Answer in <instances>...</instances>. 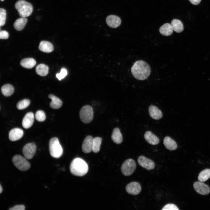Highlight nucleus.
I'll use <instances>...</instances> for the list:
<instances>
[{"label": "nucleus", "instance_id": "nucleus-1", "mask_svg": "<svg viewBox=\"0 0 210 210\" xmlns=\"http://www.w3.org/2000/svg\"><path fill=\"white\" fill-rule=\"evenodd\" d=\"M132 73L136 79L143 80L147 78L150 73V69L149 65L144 61H136L131 69Z\"/></svg>", "mask_w": 210, "mask_h": 210}, {"label": "nucleus", "instance_id": "nucleus-2", "mask_svg": "<svg viewBox=\"0 0 210 210\" xmlns=\"http://www.w3.org/2000/svg\"><path fill=\"white\" fill-rule=\"evenodd\" d=\"M88 170V165L86 162L80 158L74 159L71 163L70 170L73 175L81 176L85 175Z\"/></svg>", "mask_w": 210, "mask_h": 210}, {"label": "nucleus", "instance_id": "nucleus-3", "mask_svg": "<svg viewBox=\"0 0 210 210\" xmlns=\"http://www.w3.org/2000/svg\"><path fill=\"white\" fill-rule=\"evenodd\" d=\"M15 7L21 17L30 16L33 11V7L30 3L24 0H19L16 2Z\"/></svg>", "mask_w": 210, "mask_h": 210}, {"label": "nucleus", "instance_id": "nucleus-4", "mask_svg": "<svg viewBox=\"0 0 210 210\" xmlns=\"http://www.w3.org/2000/svg\"><path fill=\"white\" fill-rule=\"evenodd\" d=\"M49 146L50 153L52 157L57 158L62 156L63 149L57 137H54L50 139Z\"/></svg>", "mask_w": 210, "mask_h": 210}, {"label": "nucleus", "instance_id": "nucleus-5", "mask_svg": "<svg viewBox=\"0 0 210 210\" xmlns=\"http://www.w3.org/2000/svg\"><path fill=\"white\" fill-rule=\"evenodd\" d=\"M79 115L81 121L85 123H88L92 120L93 111L92 107L90 105H85L80 109Z\"/></svg>", "mask_w": 210, "mask_h": 210}, {"label": "nucleus", "instance_id": "nucleus-6", "mask_svg": "<svg viewBox=\"0 0 210 210\" xmlns=\"http://www.w3.org/2000/svg\"><path fill=\"white\" fill-rule=\"evenodd\" d=\"M12 162L15 166L21 171H25L29 169L30 164L26 158L20 155H16L12 159Z\"/></svg>", "mask_w": 210, "mask_h": 210}, {"label": "nucleus", "instance_id": "nucleus-7", "mask_svg": "<svg viewBox=\"0 0 210 210\" xmlns=\"http://www.w3.org/2000/svg\"><path fill=\"white\" fill-rule=\"evenodd\" d=\"M136 164L134 160L131 158L125 160L122 164L121 171L125 176L131 175L136 169Z\"/></svg>", "mask_w": 210, "mask_h": 210}, {"label": "nucleus", "instance_id": "nucleus-8", "mask_svg": "<svg viewBox=\"0 0 210 210\" xmlns=\"http://www.w3.org/2000/svg\"><path fill=\"white\" fill-rule=\"evenodd\" d=\"M36 151V146L34 143H29L26 144L22 149V153L24 157L27 159H30L34 156Z\"/></svg>", "mask_w": 210, "mask_h": 210}, {"label": "nucleus", "instance_id": "nucleus-9", "mask_svg": "<svg viewBox=\"0 0 210 210\" xmlns=\"http://www.w3.org/2000/svg\"><path fill=\"white\" fill-rule=\"evenodd\" d=\"M137 161L139 165L148 170L153 169L155 167L154 162L144 156L141 155L139 156Z\"/></svg>", "mask_w": 210, "mask_h": 210}, {"label": "nucleus", "instance_id": "nucleus-10", "mask_svg": "<svg viewBox=\"0 0 210 210\" xmlns=\"http://www.w3.org/2000/svg\"><path fill=\"white\" fill-rule=\"evenodd\" d=\"M193 187L196 192L202 195H208L210 192L209 187L202 182L200 181L195 182L193 184Z\"/></svg>", "mask_w": 210, "mask_h": 210}, {"label": "nucleus", "instance_id": "nucleus-11", "mask_svg": "<svg viewBox=\"0 0 210 210\" xmlns=\"http://www.w3.org/2000/svg\"><path fill=\"white\" fill-rule=\"evenodd\" d=\"M140 184L136 182H132L128 184L126 187V192L130 194L136 195L141 190Z\"/></svg>", "mask_w": 210, "mask_h": 210}, {"label": "nucleus", "instance_id": "nucleus-12", "mask_svg": "<svg viewBox=\"0 0 210 210\" xmlns=\"http://www.w3.org/2000/svg\"><path fill=\"white\" fill-rule=\"evenodd\" d=\"M93 139L91 136H88L84 140L82 149L84 153H89L92 151Z\"/></svg>", "mask_w": 210, "mask_h": 210}, {"label": "nucleus", "instance_id": "nucleus-13", "mask_svg": "<svg viewBox=\"0 0 210 210\" xmlns=\"http://www.w3.org/2000/svg\"><path fill=\"white\" fill-rule=\"evenodd\" d=\"M23 134L24 132L22 129L19 128H14L9 132V138L11 141H15L20 139Z\"/></svg>", "mask_w": 210, "mask_h": 210}, {"label": "nucleus", "instance_id": "nucleus-14", "mask_svg": "<svg viewBox=\"0 0 210 210\" xmlns=\"http://www.w3.org/2000/svg\"><path fill=\"white\" fill-rule=\"evenodd\" d=\"M106 22L109 27L116 28L120 25L121 20L118 16L114 15H111L107 17Z\"/></svg>", "mask_w": 210, "mask_h": 210}, {"label": "nucleus", "instance_id": "nucleus-15", "mask_svg": "<svg viewBox=\"0 0 210 210\" xmlns=\"http://www.w3.org/2000/svg\"><path fill=\"white\" fill-rule=\"evenodd\" d=\"M34 115L32 112L27 113L24 117L22 122L23 127L25 129L30 127L34 122Z\"/></svg>", "mask_w": 210, "mask_h": 210}, {"label": "nucleus", "instance_id": "nucleus-16", "mask_svg": "<svg viewBox=\"0 0 210 210\" xmlns=\"http://www.w3.org/2000/svg\"><path fill=\"white\" fill-rule=\"evenodd\" d=\"M149 115L153 119L158 120L161 119L162 117L161 111L157 107L151 105L148 108Z\"/></svg>", "mask_w": 210, "mask_h": 210}, {"label": "nucleus", "instance_id": "nucleus-17", "mask_svg": "<svg viewBox=\"0 0 210 210\" xmlns=\"http://www.w3.org/2000/svg\"><path fill=\"white\" fill-rule=\"evenodd\" d=\"M144 138L148 143L151 145H157L160 142L158 138L150 131H147L145 132Z\"/></svg>", "mask_w": 210, "mask_h": 210}, {"label": "nucleus", "instance_id": "nucleus-18", "mask_svg": "<svg viewBox=\"0 0 210 210\" xmlns=\"http://www.w3.org/2000/svg\"><path fill=\"white\" fill-rule=\"evenodd\" d=\"M38 48L40 51L46 53L50 52L54 50L52 44L50 42L45 41H41Z\"/></svg>", "mask_w": 210, "mask_h": 210}, {"label": "nucleus", "instance_id": "nucleus-19", "mask_svg": "<svg viewBox=\"0 0 210 210\" xmlns=\"http://www.w3.org/2000/svg\"><path fill=\"white\" fill-rule=\"evenodd\" d=\"M163 144L166 148L168 150H173L177 148V144L176 142L169 136H166L163 139Z\"/></svg>", "mask_w": 210, "mask_h": 210}, {"label": "nucleus", "instance_id": "nucleus-20", "mask_svg": "<svg viewBox=\"0 0 210 210\" xmlns=\"http://www.w3.org/2000/svg\"><path fill=\"white\" fill-rule=\"evenodd\" d=\"M111 138L113 141L117 144L121 143L123 141V137L119 129L115 128L113 130Z\"/></svg>", "mask_w": 210, "mask_h": 210}, {"label": "nucleus", "instance_id": "nucleus-21", "mask_svg": "<svg viewBox=\"0 0 210 210\" xmlns=\"http://www.w3.org/2000/svg\"><path fill=\"white\" fill-rule=\"evenodd\" d=\"M48 97L52 100L50 103V106L51 108L57 109L61 107L62 103V101L59 98L52 94H49Z\"/></svg>", "mask_w": 210, "mask_h": 210}, {"label": "nucleus", "instance_id": "nucleus-22", "mask_svg": "<svg viewBox=\"0 0 210 210\" xmlns=\"http://www.w3.org/2000/svg\"><path fill=\"white\" fill-rule=\"evenodd\" d=\"M27 19L26 17H21L17 19L14 23V27L18 31L22 30L25 27Z\"/></svg>", "mask_w": 210, "mask_h": 210}, {"label": "nucleus", "instance_id": "nucleus-23", "mask_svg": "<svg viewBox=\"0 0 210 210\" xmlns=\"http://www.w3.org/2000/svg\"><path fill=\"white\" fill-rule=\"evenodd\" d=\"M173 29L171 24L167 23L161 27L159 32L162 35L167 36L171 35L173 32Z\"/></svg>", "mask_w": 210, "mask_h": 210}, {"label": "nucleus", "instance_id": "nucleus-24", "mask_svg": "<svg viewBox=\"0 0 210 210\" xmlns=\"http://www.w3.org/2000/svg\"><path fill=\"white\" fill-rule=\"evenodd\" d=\"M35 60L33 58H28L22 59L20 62L21 65L27 69H31L36 64Z\"/></svg>", "mask_w": 210, "mask_h": 210}, {"label": "nucleus", "instance_id": "nucleus-25", "mask_svg": "<svg viewBox=\"0 0 210 210\" xmlns=\"http://www.w3.org/2000/svg\"><path fill=\"white\" fill-rule=\"evenodd\" d=\"M48 67L44 64H40L38 65L36 68V73L41 76H46L48 73Z\"/></svg>", "mask_w": 210, "mask_h": 210}, {"label": "nucleus", "instance_id": "nucleus-26", "mask_svg": "<svg viewBox=\"0 0 210 210\" xmlns=\"http://www.w3.org/2000/svg\"><path fill=\"white\" fill-rule=\"evenodd\" d=\"M171 24L173 30L177 33L181 32L183 29V24L181 22L178 20H173L172 21Z\"/></svg>", "mask_w": 210, "mask_h": 210}, {"label": "nucleus", "instance_id": "nucleus-27", "mask_svg": "<svg viewBox=\"0 0 210 210\" xmlns=\"http://www.w3.org/2000/svg\"><path fill=\"white\" fill-rule=\"evenodd\" d=\"M1 91L4 96L8 97L13 94L14 92V88L11 85L6 84L2 87Z\"/></svg>", "mask_w": 210, "mask_h": 210}, {"label": "nucleus", "instance_id": "nucleus-28", "mask_svg": "<svg viewBox=\"0 0 210 210\" xmlns=\"http://www.w3.org/2000/svg\"><path fill=\"white\" fill-rule=\"evenodd\" d=\"M210 178V169H206L203 170L200 173L198 178L199 181L204 182Z\"/></svg>", "mask_w": 210, "mask_h": 210}, {"label": "nucleus", "instance_id": "nucleus-29", "mask_svg": "<svg viewBox=\"0 0 210 210\" xmlns=\"http://www.w3.org/2000/svg\"><path fill=\"white\" fill-rule=\"evenodd\" d=\"M102 140V138L99 137L93 139L92 151L94 153H97L99 151Z\"/></svg>", "mask_w": 210, "mask_h": 210}, {"label": "nucleus", "instance_id": "nucleus-30", "mask_svg": "<svg viewBox=\"0 0 210 210\" xmlns=\"http://www.w3.org/2000/svg\"><path fill=\"white\" fill-rule=\"evenodd\" d=\"M30 104L29 100L27 99H25L18 102L17 104L16 107L18 109L22 110L27 107Z\"/></svg>", "mask_w": 210, "mask_h": 210}, {"label": "nucleus", "instance_id": "nucleus-31", "mask_svg": "<svg viewBox=\"0 0 210 210\" xmlns=\"http://www.w3.org/2000/svg\"><path fill=\"white\" fill-rule=\"evenodd\" d=\"M6 13V10L3 8L0 9V26H3L5 24Z\"/></svg>", "mask_w": 210, "mask_h": 210}, {"label": "nucleus", "instance_id": "nucleus-32", "mask_svg": "<svg viewBox=\"0 0 210 210\" xmlns=\"http://www.w3.org/2000/svg\"><path fill=\"white\" fill-rule=\"evenodd\" d=\"M35 117L36 120L39 122H43L46 118L44 112L42 110L37 111L35 114Z\"/></svg>", "mask_w": 210, "mask_h": 210}, {"label": "nucleus", "instance_id": "nucleus-33", "mask_svg": "<svg viewBox=\"0 0 210 210\" xmlns=\"http://www.w3.org/2000/svg\"><path fill=\"white\" fill-rule=\"evenodd\" d=\"M67 72L66 70L64 68H62L59 74L57 73L56 74V77L59 80H61L63 78L67 75Z\"/></svg>", "mask_w": 210, "mask_h": 210}, {"label": "nucleus", "instance_id": "nucleus-34", "mask_svg": "<svg viewBox=\"0 0 210 210\" xmlns=\"http://www.w3.org/2000/svg\"><path fill=\"white\" fill-rule=\"evenodd\" d=\"M162 210H178V207L175 204H168L165 205L162 209Z\"/></svg>", "mask_w": 210, "mask_h": 210}, {"label": "nucleus", "instance_id": "nucleus-35", "mask_svg": "<svg viewBox=\"0 0 210 210\" xmlns=\"http://www.w3.org/2000/svg\"><path fill=\"white\" fill-rule=\"evenodd\" d=\"M9 34L5 30L1 31L0 32V39H6L8 38Z\"/></svg>", "mask_w": 210, "mask_h": 210}, {"label": "nucleus", "instance_id": "nucleus-36", "mask_svg": "<svg viewBox=\"0 0 210 210\" xmlns=\"http://www.w3.org/2000/svg\"><path fill=\"white\" fill-rule=\"evenodd\" d=\"M25 207L23 205H18L10 208L9 209L10 210H24Z\"/></svg>", "mask_w": 210, "mask_h": 210}, {"label": "nucleus", "instance_id": "nucleus-37", "mask_svg": "<svg viewBox=\"0 0 210 210\" xmlns=\"http://www.w3.org/2000/svg\"><path fill=\"white\" fill-rule=\"evenodd\" d=\"M190 2L192 4L197 5L200 3L201 0H189Z\"/></svg>", "mask_w": 210, "mask_h": 210}, {"label": "nucleus", "instance_id": "nucleus-38", "mask_svg": "<svg viewBox=\"0 0 210 210\" xmlns=\"http://www.w3.org/2000/svg\"><path fill=\"white\" fill-rule=\"evenodd\" d=\"M2 191H3L2 188V186H1V185L0 184V193H1L2 192Z\"/></svg>", "mask_w": 210, "mask_h": 210}, {"label": "nucleus", "instance_id": "nucleus-39", "mask_svg": "<svg viewBox=\"0 0 210 210\" xmlns=\"http://www.w3.org/2000/svg\"><path fill=\"white\" fill-rule=\"evenodd\" d=\"M1 0V1H3L4 0Z\"/></svg>", "mask_w": 210, "mask_h": 210}]
</instances>
